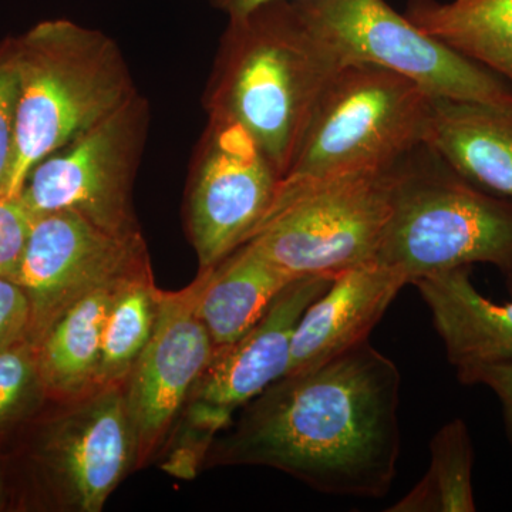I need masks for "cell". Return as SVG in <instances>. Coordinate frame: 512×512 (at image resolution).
Masks as SVG:
<instances>
[{
	"label": "cell",
	"instance_id": "cell-12",
	"mask_svg": "<svg viewBox=\"0 0 512 512\" xmlns=\"http://www.w3.org/2000/svg\"><path fill=\"white\" fill-rule=\"evenodd\" d=\"M70 404L72 410L47 429L37 460L64 505L82 512L101 511L138 463L124 384L104 387Z\"/></svg>",
	"mask_w": 512,
	"mask_h": 512
},
{
	"label": "cell",
	"instance_id": "cell-27",
	"mask_svg": "<svg viewBox=\"0 0 512 512\" xmlns=\"http://www.w3.org/2000/svg\"><path fill=\"white\" fill-rule=\"evenodd\" d=\"M208 2L211 3L212 8L220 10L227 18H237L271 0H208Z\"/></svg>",
	"mask_w": 512,
	"mask_h": 512
},
{
	"label": "cell",
	"instance_id": "cell-11",
	"mask_svg": "<svg viewBox=\"0 0 512 512\" xmlns=\"http://www.w3.org/2000/svg\"><path fill=\"white\" fill-rule=\"evenodd\" d=\"M202 285L200 272L181 291H160L153 333L124 383L138 464L160 446L214 356V342L198 315Z\"/></svg>",
	"mask_w": 512,
	"mask_h": 512
},
{
	"label": "cell",
	"instance_id": "cell-4",
	"mask_svg": "<svg viewBox=\"0 0 512 512\" xmlns=\"http://www.w3.org/2000/svg\"><path fill=\"white\" fill-rule=\"evenodd\" d=\"M376 262L409 284L448 269L512 268V201L481 190L421 143L393 167L390 215Z\"/></svg>",
	"mask_w": 512,
	"mask_h": 512
},
{
	"label": "cell",
	"instance_id": "cell-16",
	"mask_svg": "<svg viewBox=\"0 0 512 512\" xmlns=\"http://www.w3.org/2000/svg\"><path fill=\"white\" fill-rule=\"evenodd\" d=\"M423 143L471 184L512 201V111L431 97Z\"/></svg>",
	"mask_w": 512,
	"mask_h": 512
},
{
	"label": "cell",
	"instance_id": "cell-13",
	"mask_svg": "<svg viewBox=\"0 0 512 512\" xmlns=\"http://www.w3.org/2000/svg\"><path fill=\"white\" fill-rule=\"evenodd\" d=\"M333 278L308 275L293 279L241 338L215 349L188 399L198 427L215 433L227 426L235 409L251 403L288 375L296 326Z\"/></svg>",
	"mask_w": 512,
	"mask_h": 512
},
{
	"label": "cell",
	"instance_id": "cell-23",
	"mask_svg": "<svg viewBox=\"0 0 512 512\" xmlns=\"http://www.w3.org/2000/svg\"><path fill=\"white\" fill-rule=\"evenodd\" d=\"M16 76L15 37L0 40V198L12 197L16 164Z\"/></svg>",
	"mask_w": 512,
	"mask_h": 512
},
{
	"label": "cell",
	"instance_id": "cell-17",
	"mask_svg": "<svg viewBox=\"0 0 512 512\" xmlns=\"http://www.w3.org/2000/svg\"><path fill=\"white\" fill-rule=\"evenodd\" d=\"M123 275L70 305L36 343L37 365L46 396L70 404L99 390L101 333Z\"/></svg>",
	"mask_w": 512,
	"mask_h": 512
},
{
	"label": "cell",
	"instance_id": "cell-28",
	"mask_svg": "<svg viewBox=\"0 0 512 512\" xmlns=\"http://www.w3.org/2000/svg\"><path fill=\"white\" fill-rule=\"evenodd\" d=\"M505 278V285H507L508 292H510L511 298H512V268L510 271L507 272V274H504Z\"/></svg>",
	"mask_w": 512,
	"mask_h": 512
},
{
	"label": "cell",
	"instance_id": "cell-20",
	"mask_svg": "<svg viewBox=\"0 0 512 512\" xmlns=\"http://www.w3.org/2000/svg\"><path fill=\"white\" fill-rule=\"evenodd\" d=\"M160 289L154 285L150 262L121 276L101 333L97 387L126 383L156 325Z\"/></svg>",
	"mask_w": 512,
	"mask_h": 512
},
{
	"label": "cell",
	"instance_id": "cell-22",
	"mask_svg": "<svg viewBox=\"0 0 512 512\" xmlns=\"http://www.w3.org/2000/svg\"><path fill=\"white\" fill-rule=\"evenodd\" d=\"M43 397L35 343L23 339L0 350V431L30 416Z\"/></svg>",
	"mask_w": 512,
	"mask_h": 512
},
{
	"label": "cell",
	"instance_id": "cell-5",
	"mask_svg": "<svg viewBox=\"0 0 512 512\" xmlns=\"http://www.w3.org/2000/svg\"><path fill=\"white\" fill-rule=\"evenodd\" d=\"M430 103L400 74L365 63L340 67L316 101L274 208L326 181L399 163L423 143Z\"/></svg>",
	"mask_w": 512,
	"mask_h": 512
},
{
	"label": "cell",
	"instance_id": "cell-29",
	"mask_svg": "<svg viewBox=\"0 0 512 512\" xmlns=\"http://www.w3.org/2000/svg\"><path fill=\"white\" fill-rule=\"evenodd\" d=\"M3 498V481H2V470H0V504H2Z\"/></svg>",
	"mask_w": 512,
	"mask_h": 512
},
{
	"label": "cell",
	"instance_id": "cell-15",
	"mask_svg": "<svg viewBox=\"0 0 512 512\" xmlns=\"http://www.w3.org/2000/svg\"><path fill=\"white\" fill-rule=\"evenodd\" d=\"M454 369L512 365V299L495 302L471 281V266L413 282Z\"/></svg>",
	"mask_w": 512,
	"mask_h": 512
},
{
	"label": "cell",
	"instance_id": "cell-8",
	"mask_svg": "<svg viewBox=\"0 0 512 512\" xmlns=\"http://www.w3.org/2000/svg\"><path fill=\"white\" fill-rule=\"evenodd\" d=\"M150 106L140 92L30 170L18 197L36 215L70 211L116 235L138 234L133 185Z\"/></svg>",
	"mask_w": 512,
	"mask_h": 512
},
{
	"label": "cell",
	"instance_id": "cell-24",
	"mask_svg": "<svg viewBox=\"0 0 512 512\" xmlns=\"http://www.w3.org/2000/svg\"><path fill=\"white\" fill-rule=\"evenodd\" d=\"M33 218L19 197L0 198V276L12 278L18 269Z\"/></svg>",
	"mask_w": 512,
	"mask_h": 512
},
{
	"label": "cell",
	"instance_id": "cell-19",
	"mask_svg": "<svg viewBox=\"0 0 512 512\" xmlns=\"http://www.w3.org/2000/svg\"><path fill=\"white\" fill-rule=\"evenodd\" d=\"M404 16L512 84V0H409Z\"/></svg>",
	"mask_w": 512,
	"mask_h": 512
},
{
	"label": "cell",
	"instance_id": "cell-21",
	"mask_svg": "<svg viewBox=\"0 0 512 512\" xmlns=\"http://www.w3.org/2000/svg\"><path fill=\"white\" fill-rule=\"evenodd\" d=\"M474 447L466 421H448L430 441V464L390 512H474Z\"/></svg>",
	"mask_w": 512,
	"mask_h": 512
},
{
	"label": "cell",
	"instance_id": "cell-26",
	"mask_svg": "<svg viewBox=\"0 0 512 512\" xmlns=\"http://www.w3.org/2000/svg\"><path fill=\"white\" fill-rule=\"evenodd\" d=\"M458 380L467 386L488 387L500 400L505 430L512 446V365H481L456 370Z\"/></svg>",
	"mask_w": 512,
	"mask_h": 512
},
{
	"label": "cell",
	"instance_id": "cell-14",
	"mask_svg": "<svg viewBox=\"0 0 512 512\" xmlns=\"http://www.w3.org/2000/svg\"><path fill=\"white\" fill-rule=\"evenodd\" d=\"M406 285L402 272L376 261L336 275L296 326L288 375L313 369L369 340Z\"/></svg>",
	"mask_w": 512,
	"mask_h": 512
},
{
	"label": "cell",
	"instance_id": "cell-2",
	"mask_svg": "<svg viewBox=\"0 0 512 512\" xmlns=\"http://www.w3.org/2000/svg\"><path fill=\"white\" fill-rule=\"evenodd\" d=\"M342 67L295 0H271L228 18L202 106L238 124L284 180L330 79Z\"/></svg>",
	"mask_w": 512,
	"mask_h": 512
},
{
	"label": "cell",
	"instance_id": "cell-18",
	"mask_svg": "<svg viewBox=\"0 0 512 512\" xmlns=\"http://www.w3.org/2000/svg\"><path fill=\"white\" fill-rule=\"evenodd\" d=\"M204 274L198 315L215 349L231 345L262 318L295 276L272 264L251 244L235 249Z\"/></svg>",
	"mask_w": 512,
	"mask_h": 512
},
{
	"label": "cell",
	"instance_id": "cell-3",
	"mask_svg": "<svg viewBox=\"0 0 512 512\" xmlns=\"http://www.w3.org/2000/svg\"><path fill=\"white\" fill-rule=\"evenodd\" d=\"M16 164L12 197L37 163L138 93L116 40L69 19L15 37Z\"/></svg>",
	"mask_w": 512,
	"mask_h": 512
},
{
	"label": "cell",
	"instance_id": "cell-9",
	"mask_svg": "<svg viewBox=\"0 0 512 512\" xmlns=\"http://www.w3.org/2000/svg\"><path fill=\"white\" fill-rule=\"evenodd\" d=\"M281 175L244 128L208 120L192 158L187 227L200 272L254 237L274 208Z\"/></svg>",
	"mask_w": 512,
	"mask_h": 512
},
{
	"label": "cell",
	"instance_id": "cell-25",
	"mask_svg": "<svg viewBox=\"0 0 512 512\" xmlns=\"http://www.w3.org/2000/svg\"><path fill=\"white\" fill-rule=\"evenodd\" d=\"M28 296L15 281L0 276V350L29 339Z\"/></svg>",
	"mask_w": 512,
	"mask_h": 512
},
{
	"label": "cell",
	"instance_id": "cell-7",
	"mask_svg": "<svg viewBox=\"0 0 512 512\" xmlns=\"http://www.w3.org/2000/svg\"><path fill=\"white\" fill-rule=\"evenodd\" d=\"M393 167L301 192L274 208L247 242L295 278L336 276L376 261L390 215Z\"/></svg>",
	"mask_w": 512,
	"mask_h": 512
},
{
	"label": "cell",
	"instance_id": "cell-6",
	"mask_svg": "<svg viewBox=\"0 0 512 512\" xmlns=\"http://www.w3.org/2000/svg\"><path fill=\"white\" fill-rule=\"evenodd\" d=\"M342 66L373 64L431 97L512 111V84L417 28L386 0H295Z\"/></svg>",
	"mask_w": 512,
	"mask_h": 512
},
{
	"label": "cell",
	"instance_id": "cell-10",
	"mask_svg": "<svg viewBox=\"0 0 512 512\" xmlns=\"http://www.w3.org/2000/svg\"><path fill=\"white\" fill-rule=\"evenodd\" d=\"M140 232L116 235L70 211L36 215L12 281L30 305V342L70 305L134 266L147 261Z\"/></svg>",
	"mask_w": 512,
	"mask_h": 512
},
{
	"label": "cell",
	"instance_id": "cell-1",
	"mask_svg": "<svg viewBox=\"0 0 512 512\" xmlns=\"http://www.w3.org/2000/svg\"><path fill=\"white\" fill-rule=\"evenodd\" d=\"M402 376L369 340L252 400L222 460L285 471L336 497L382 498L402 448Z\"/></svg>",
	"mask_w": 512,
	"mask_h": 512
}]
</instances>
